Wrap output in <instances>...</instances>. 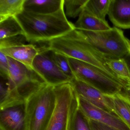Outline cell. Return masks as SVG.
Listing matches in <instances>:
<instances>
[{
    "mask_svg": "<svg viewBox=\"0 0 130 130\" xmlns=\"http://www.w3.org/2000/svg\"><path fill=\"white\" fill-rule=\"evenodd\" d=\"M9 63L8 57L2 52L0 51V76L8 78Z\"/></svg>",
    "mask_w": 130,
    "mask_h": 130,
    "instance_id": "obj_25",
    "label": "cell"
},
{
    "mask_svg": "<svg viewBox=\"0 0 130 130\" xmlns=\"http://www.w3.org/2000/svg\"><path fill=\"white\" fill-rule=\"evenodd\" d=\"M48 43L49 49L69 58L93 65L123 84L108 67L105 61L107 57L92 46L79 30L75 29Z\"/></svg>",
    "mask_w": 130,
    "mask_h": 130,
    "instance_id": "obj_2",
    "label": "cell"
},
{
    "mask_svg": "<svg viewBox=\"0 0 130 130\" xmlns=\"http://www.w3.org/2000/svg\"><path fill=\"white\" fill-rule=\"evenodd\" d=\"M25 0H0V22L16 17L24 10Z\"/></svg>",
    "mask_w": 130,
    "mask_h": 130,
    "instance_id": "obj_19",
    "label": "cell"
},
{
    "mask_svg": "<svg viewBox=\"0 0 130 130\" xmlns=\"http://www.w3.org/2000/svg\"><path fill=\"white\" fill-rule=\"evenodd\" d=\"M88 0H64L65 15L69 18L78 17L84 9Z\"/></svg>",
    "mask_w": 130,
    "mask_h": 130,
    "instance_id": "obj_22",
    "label": "cell"
},
{
    "mask_svg": "<svg viewBox=\"0 0 130 130\" xmlns=\"http://www.w3.org/2000/svg\"><path fill=\"white\" fill-rule=\"evenodd\" d=\"M68 130H91L88 118L78 107L76 94L71 105Z\"/></svg>",
    "mask_w": 130,
    "mask_h": 130,
    "instance_id": "obj_17",
    "label": "cell"
},
{
    "mask_svg": "<svg viewBox=\"0 0 130 130\" xmlns=\"http://www.w3.org/2000/svg\"><path fill=\"white\" fill-rule=\"evenodd\" d=\"M124 58L125 60V61H126V63H127V64L128 66L130 71V54L126 56V57H125ZM127 85H130V84Z\"/></svg>",
    "mask_w": 130,
    "mask_h": 130,
    "instance_id": "obj_27",
    "label": "cell"
},
{
    "mask_svg": "<svg viewBox=\"0 0 130 130\" xmlns=\"http://www.w3.org/2000/svg\"><path fill=\"white\" fill-rule=\"evenodd\" d=\"M108 15L116 28L130 29V0H111Z\"/></svg>",
    "mask_w": 130,
    "mask_h": 130,
    "instance_id": "obj_12",
    "label": "cell"
},
{
    "mask_svg": "<svg viewBox=\"0 0 130 130\" xmlns=\"http://www.w3.org/2000/svg\"><path fill=\"white\" fill-rule=\"evenodd\" d=\"M108 67L125 86L130 84V71L124 58H105Z\"/></svg>",
    "mask_w": 130,
    "mask_h": 130,
    "instance_id": "obj_18",
    "label": "cell"
},
{
    "mask_svg": "<svg viewBox=\"0 0 130 130\" xmlns=\"http://www.w3.org/2000/svg\"><path fill=\"white\" fill-rule=\"evenodd\" d=\"M54 58L56 64L64 74L72 79L74 78L72 70L69 64L68 58L54 51Z\"/></svg>",
    "mask_w": 130,
    "mask_h": 130,
    "instance_id": "obj_24",
    "label": "cell"
},
{
    "mask_svg": "<svg viewBox=\"0 0 130 130\" xmlns=\"http://www.w3.org/2000/svg\"><path fill=\"white\" fill-rule=\"evenodd\" d=\"M77 30L97 31L111 28L106 21H103L87 12L84 9L74 24Z\"/></svg>",
    "mask_w": 130,
    "mask_h": 130,
    "instance_id": "obj_15",
    "label": "cell"
},
{
    "mask_svg": "<svg viewBox=\"0 0 130 130\" xmlns=\"http://www.w3.org/2000/svg\"></svg>",
    "mask_w": 130,
    "mask_h": 130,
    "instance_id": "obj_30",
    "label": "cell"
},
{
    "mask_svg": "<svg viewBox=\"0 0 130 130\" xmlns=\"http://www.w3.org/2000/svg\"><path fill=\"white\" fill-rule=\"evenodd\" d=\"M88 119L91 130H118L101 122L89 119Z\"/></svg>",
    "mask_w": 130,
    "mask_h": 130,
    "instance_id": "obj_26",
    "label": "cell"
},
{
    "mask_svg": "<svg viewBox=\"0 0 130 130\" xmlns=\"http://www.w3.org/2000/svg\"><path fill=\"white\" fill-rule=\"evenodd\" d=\"M40 51V48L32 44L0 49V51L7 57L23 64L31 70L33 61Z\"/></svg>",
    "mask_w": 130,
    "mask_h": 130,
    "instance_id": "obj_13",
    "label": "cell"
},
{
    "mask_svg": "<svg viewBox=\"0 0 130 130\" xmlns=\"http://www.w3.org/2000/svg\"><path fill=\"white\" fill-rule=\"evenodd\" d=\"M32 70L48 85L56 86L70 83L72 79L63 73L54 59V51L47 47L40 48L33 61Z\"/></svg>",
    "mask_w": 130,
    "mask_h": 130,
    "instance_id": "obj_6",
    "label": "cell"
},
{
    "mask_svg": "<svg viewBox=\"0 0 130 130\" xmlns=\"http://www.w3.org/2000/svg\"><path fill=\"white\" fill-rule=\"evenodd\" d=\"M79 31L92 46L106 57L124 58L130 54L127 38L118 28L97 31Z\"/></svg>",
    "mask_w": 130,
    "mask_h": 130,
    "instance_id": "obj_4",
    "label": "cell"
},
{
    "mask_svg": "<svg viewBox=\"0 0 130 130\" xmlns=\"http://www.w3.org/2000/svg\"><path fill=\"white\" fill-rule=\"evenodd\" d=\"M0 109V130H27L26 101Z\"/></svg>",
    "mask_w": 130,
    "mask_h": 130,
    "instance_id": "obj_9",
    "label": "cell"
},
{
    "mask_svg": "<svg viewBox=\"0 0 130 130\" xmlns=\"http://www.w3.org/2000/svg\"><path fill=\"white\" fill-rule=\"evenodd\" d=\"M28 42H48L75 29L67 19L64 7L54 13L38 14L23 10L16 17Z\"/></svg>",
    "mask_w": 130,
    "mask_h": 130,
    "instance_id": "obj_1",
    "label": "cell"
},
{
    "mask_svg": "<svg viewBox=\"0 0 130 130\" xmlns=\"http://www.w3.org/2000/svg\"><path fill=\"white\" fill-rule=\"evenodd\" d=\"M74 78L95 87L108 96L122 91L125 86L102 70L88 63L68 58Z\"/></svg>",
    "mask_w": 130,
    "mask_h": 130,
    "instance_id": "obj_5",
    "label": "cell"
},
{
    "mask_svg": "<svg viewBox=\"0 0 130 130\" xmlns=\"http://www.w3.org/2000/svg\"><path fill=\"white\" fill-rule=\"evenodd\" d=\"M115 115L120 118L130 130V96L124 89L111 96Z\"/></svg>",
    "mask_w": 130,
    "mask_h": 130,
    "instance_id": "obj_16",
    "label": "cell"
},
{
    "mask_svg": "<svg viewBox=\"0 0 130 130\" xmlns=\"http://www.w3.org/2000/svg\"><path fill=\"white\" fill-rule=\"evenodd\" d=\"M64 2V0H25L24 10L35 14H51L63 7Z\"/></svg>",
    "mask_w": 130,
    "mask_h": 130,
    "instance_id": "obj_14",
    "label": "cell"
},
{
    "mask_svg": "<svg viewBox=\"0 0 130 130\" xmlns=\"http://www.w3.org/2000/svg\"><path fill=\"white\" fill-rule=\"evenodd\" d=\"M56 104L54 86L46 84L26 101L27 130H46Z\"/></svg>",
    "mask_w": 130,
    "mask_h": 130,
    "instance_id": "obj_3",
    "label": "cell"
},
{
    "mask_svg": "<svg viewBox=\"0 0 130 130\" xmlns=\"http://www.w3.org/2000/svg\"><path fill=\"white\" fill-rule=\"evenodd\" d=\"M111 0H88L84 9L92 15L104 21L108 15Z\"/></svg>",
    "mask_w": 130,
    "mask_h": 130,
    "instance_id": "obj_20",
    "label": "cell"
},
{
    "mask_svg": "<svg viewBox=\"0 0 130 130\" xmlns=\"http://www.w3.org/2000/svg\"><path fill=\"white\" fill-rule=\"evenodd\" d=\"M124 90L126 92V93L130 96V86L126 85L124 89Z\"/></svg>",
    "mask_w": 130,
    "mask_h": 130,
    "instance_id": "obj_28",
    "label": "cell"
},
{
    "mask_svg": "<svg viewBox=\"0 0 130 130\" xmlns=\"http://www.w3.org/2000/svg\"><path fill=\"white\" fill-rule=\"evenodd\" d=\"M56 104L46 130H68L71 105L76 95L70 83L54 86Z\"/></svg>",
    "mask_w": 130,
    "mask_h": 130,
    "instance_id": "obj_7",
    "label": "cell"
},
{
    "mask_svg": "<svg viewBox=\"0 0 130 130\" xmlns=\"http://www.w3.org/2000/svg\"><path fill=\"white\" fill-rule=\"evenodd\" d=\"M127 42L128 44V45H129V47H130V40H129L127 38Z\"/></svg>",
    "mask_w": 130,
    "mask_h": 130,
    "instance_id": "obj_29",
    "label": "cell"
},
{
    "mask_svg": "<svg viewBox=\"0 0 130 130\" xmlns=\"http://www.w3.org/2000/svg\"><path fill=\"white\" fill-rule=\"evenodd\" d=\"M70 83L77 96L93 105L115 115L111 96L104 94L95 87L75 78H73Z\"/></svg>",
    "mask_w": 130,
    "mask_h": 130,
    "instance_id": "obj_8",
    "label": "cell"
},
{
    "mask_svg": "<svg viewBox=\"0 0 130 130\" xmlns=\"http://www.w3.org/2000/svg\"><path fill=\"white\" fill-rule=\"evenodd\" d=\"M77 96L78 107L87 118L109 125L118 130H130L116 115L93 105L77 95Z\"/></svg>",
    "mask_w": 130,
    "mask_h": 130,
    "instance_id": "obj_10",
    "label": "cell"
},
{
    "mask_svg": "<svg viewBox=\"0 0 130 130\" xmlns=\"http://www.w3.org/2000/svg\"><path fill=\"white\" fill-rule=\"evenodd\" d=\"M9 63V80L10 92L32 80L42 79L33 70L7 57Z\"/></svg>",
    "mask_w": 130,
    "mask_h": 130,
    "instance_id": "obj_11",
    "label": "cell"
},
{
    "mask_svg": "<svg viewBox=\"0 0 130 130\" xmlns=\"http://www.w3.org/2000/svg\"><path fill=\"white\" fill-rule=\"evenodd\" d=\"M20 35H25L24 31L16 17L0 22V39Z\"/></svg>",
    "mask_w": 130,
    "mask_h": 130,
    "instance_id": "obj_21",
    "label": "cell"
},
{
    "mask_svg": "<svg viewBox=\"0 0 130 130\" xmlns=\"http://www.w3.org/2000/svg\"><path fill=\"white\" fill-rule=\"evenodd\" d=\"M28 42L24 35H18L0 39V49L14 47L26 44Z\"/></svg>",
    "mask_w": 130,
    "mask_h": 130,
    "instance_id": "obj_23",
    "label": "cell"
}]
</instances>
